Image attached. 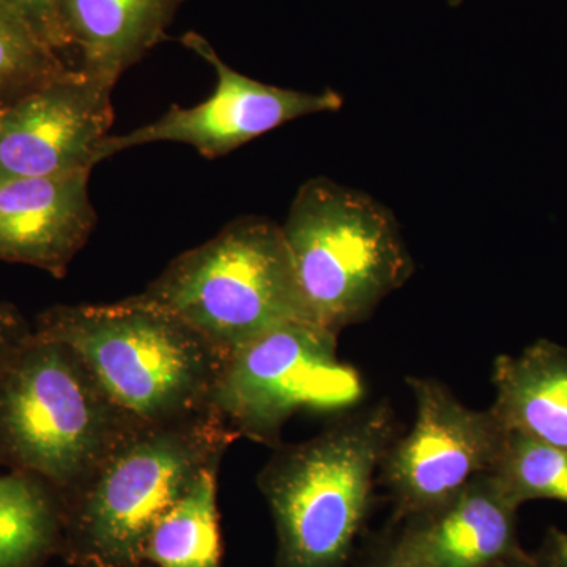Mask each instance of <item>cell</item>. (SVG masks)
Segmentation results:
<instances>
[{
  "label": "cell",
  "mask_w": 567,
  "mask_h": 567,
  "mask_svg": "<svg viewBox=\"0 0 567 567\" xmlns=\"http://www.w3.org/2000/svg\"><path fill=\"white\" fill-rule=\"evenodd\" d=\"M33 331L69 346L137 423H181L213 410L227 353L141 295L111 305L52 306Z\"/></svg>",
  "instance_id": "2"
},
{
  "label": "cell",
  "mask_w": 567,
  "mask_h": 567,
  "mask_svg": "<svg viewBox=\"0 0 567 567\" xmlns=\"http://www.w3.org/2000/svg\"><path fill=\"white\" fill-rule=\"evenodd\" d=\"M406 385L415 424L391 443L380 465L398 524L445 505L491 473L506 435L491 409H468L439 380L409 377Z\"/></svg>",
  "instance_id": "8"
},
{
  "label": "cell",
  "mask_w": 567,
  "mask_h": 567,
  "mask_svg": "<svg viewBox=\"0 0 567 567\" xmlns=\"http://www.w3.org/2000/svg\"><path fill=\"white\" fill-rule=\"evenodd\" d=\"M0 10L21 21L51 50L61 55L70 50L59 21L58 0H0Z\"/></svg>",
  "instance_id": "19"
},
{
  "label": "cell",
  "mask_w": 567,
  "mask_h": 567,
  "mask_svg": "<svg viewBox=\"0 0 567 567\" xmlns=\"http://www.w3.org/2000/svg\"><path fill=\"white\" fill-rule=\"evenodd\" d=\"M62 539L61 494L32 473H0V567H41Z\"/></svg>",
  "instance_id": "15"
},
{
  "label": "cell",
  "mask_w": 567,
  "mask_h": 567,
  "mask_svg": "<svg viewBox=\"0 0 567 567\" xmlns=\"http://www.w3.org/2000/svg\"><path fill=\"white\" fill-rule=\"evenodd\" d=\"M91 173L0 182V260L63 278L95 229Z\"/></svg>",
  "instance_id": "12"
},
{
  "label": "cell",
  "mask_w": 567,
  "mask_h": 567,
  "mask_svg": "<svg viewBox=\"0 0 567 567\" xmlns=\"http://www.w3.org/2000/svg\"><path fill=\"white\" fill-rule=\"evenodd\" d=\"M240 435L216 410L137 425L62 496L61 557L76 567H144L158 522Z\"/></svg>",
  "instance_id": "1"
},
{
  "label": "cell",
  "mask_w": 567,
  "mask_h": 567,
  "mask_svg": "<svg viewBox=\"0 0 567 567\" xmlns=\"http://www.w3.org/2000/svg\"><path fill=\"white\" fill-rule=\"evenodd\" d=\"M494 567H537L533 555L525 554L518 555V557L507 558L505 561L498 563Z\"/></svg>",
  "instance_id": "23"
},
{
  "label": "cell",
  "mask_w": 567,
  "mask_h": 567,
  "mask_svg": "<svg viewBox=\"0 0 567 567\" xmlns=\"http://www.w3.org/2000/svg\"><path fill=\"white\" fill-rule=\"evenodd\" d=\"M491 475L514 505L529 499H558L567 505V451L506 431Z\"/></svg>",
  "instance_id": "17"
},
{
  "label": "cell",
  "mask_w": 567,
  "mask_h": 567,
  "mask_svg": "<svg viewBox=\"0 0 567 567\" xmlns=\"http://www.w3.org/2000/svg\"><path fill=\"white\" fill-rule=\"evenodd\" d=\"M358 567H413L406 565L405 561H402L401 558L395 557L393 551L390 550V547L385 544L382 546L374 548L368 557L361 559L360 565Z\"/></svg>",
  "instance_id": "22"
},
{
  "label": "cell",
  "mask_w": 567,
  "mask_h": 567,
  "mask_svg": "<svg viewBox=\"0 0 567 567\" xmlns=\"http://www.w3.org/2000/svg\"><path fill=\"white\" fill-rule=\"evenodd\" d=\"M281 227L312 317L336 334L369 319L415 271L394 213L327 177L300 186Z\"/></svg>",
  "instance_id": "5"
},
{
  "label": "cell",
  "mask_w": 567,
  "mask_h": 567,
  "mask_svg": "<svg viewBox=\"0 0 567 567\" xmlns=\"http://www.w3.org/2000/svg\"><path fill=\"white\" fill-rule=\"evenodd\" d=\"M32 334V324L17 306L0 303V369Z\"/></svg>",
  "instance_id": "20"
},
{
  "label": "cell",
  "mask_w": 567,
  "mask_h": 567,
  "mask_svg": "<svg viewBox=\"0 0 567 567\" xmlns=\"http://www.w3.org/2000/svg\"><path fill=\"white\" fill-rule=\"evenodd\" d=\"M517 511L491 473L475 477L445 505L410 517L386 546L413 567H494L525 554Z\"/></svg>",
  "instance_id": "11"
},
{
  "label": "cell",
  "mask_w": 567,
  "mask_h": 567,
  "mask_svg": "<svg viewBox=\"0 0 567 567\" xmlns=\"http://www.w3.org/2000/svg\"><path fill=\"white\" fill-rule=\"evenodd\" d=\"M181 43L215 70V93L197 106H173L158 121L107 136L99 148V164L115 153L155 142H181L192 145L205 158H219L284 123L344 106V96L333 89L293 91L245 76L227 65L200 33H183Z\"/></svg>",
  "instance_id": "9"
},
{
  "label": "cell",
  "mask_w": 567,
  "mask_h": 567,
  "mask_svg": "<svg viewBox=\"0 0 567 567\" xmlns=\"http://www.w3.org/2000/svg\"><path fill=\"white\" fill-rule=\"evenodd\" d=\"M73 69L21 21L0 10V110L65 78Z\"/></svg>",
  "instance_id": "18"
},
{
  "label": "cell",
  "mask_w": 567,
  "mask_h": 567,
  "mask_svg": "<svg viewBox=\"0 0 567 567\" xmlns=\"http://www.w3.org/2000/svg\"><path fill=\"white\" fill-rule=\"evenodd\" d=\"M338 336L312 320L278 324L227 354L212 409L240 436L279 446L298 412H350L363 377L339 360Z\"/></svg>",
  "instance_id": "7"
},
{
  "label": "cell",
  "mask_w": 567,
  "mask_h": 567,
  "mask_svg": "<svg viewBox=\"0 0 567 567\" xmlns=\"http://www.w3.org/2000/svg\"><path fill=\"white\" fill-rule=\"evenodd\" d=\"M395 439L393 410L382 402L341 413L308 442L278 446L257 476L278 536L274 567L350 565Z\"/></svg>",
  "instance_id": "3"
},
{
  "label": "cell",
  "mask_w": 567,
  "mask_h": 567,
  "mask_svg": "<svg viewBox=\"0 0 567 567\" xmlns=\"http://www.w3.org/2000/svg\"><path fill=\"white\" fill-rule=\"evenodd\" d=\"M447 2H450L451 7H457L461 6V3L464 2V0H447Z\"/></svg>",
  "instance_id": "24"
},
{
  "label": "cell",
  "mask_w": 567,
  "mask_h": 567,
  "mask_svg": "<svg viewBox=\"0 0 567 567\" xmlns=\"http://www.w3.org/2000/svg\"><path fill=\"white\" fill-rule=\"evenodd\" d=\"M491 406L506 431L567 451V349L539 339L518 357L502 354L492 372Z\"/></svg>",
  "instance_id": "14"
},
{
  "label": "cell",
  "mask_w": 567,
  "mask_h": 567,
  "mask_svg": "<svg viewBox=\"0 0 567 567\" xmlns=\"http://www.w3.org/2000/svg\"><path fill=\"white\" fill-rule=\"evenodd\" d=\"M137 425L63 342L33 331L0 369V465L61 495Z\"/></svg>",
  "instance_id": "4"
},
{
  "label": "cell",
  "mask_w": 567,
  "mask_h": 567,
  "mask_svg": "<svg viewBox=\"0 0 567 567\" xmlns=\"http://www.w3.org/2000/svg\"><path fill=\"white\" fill-rule=\"evenodd\" d=\"M196 328L227 354L292 320H312L282 227L241 216L175 257L140 293Z\"/></svg>",
  "instance_id": "6"
},
{
  "label": "cell",
  "mask_w": 567,
  "mask_h": 567,
  "mask_svg": "<svg viewBox=\"0 0 567 567\" xmlns=\"http://www.w3.org/2000/svg\"><path fill=\"white\" fill-rule=\"evenodd\" d=\"M186 0H58L70 48L81 54L82 73L114 89L156 44Z\"/></svg>",
  "instance_id": "13"
},
{
  "label": "cell",
  "mask_w": 567,
  "mask_h": 567,
  "mask_svg": "<svg viewBox=\"0 0 567 567\" xmlns=\"http://www.w3.org/2000/svg\"><path fill=\"white\" fill-rule=\"evenodd\" d=\"M218 472L213 465L158 522L145 547L156 567H223Z\"/></svg>",
  "instance_id": "16"
},
{
  "label": "cell",
  "mask_w": 567,
  "mask_h": 567,
  "mask_svg": "<svg viewBox=\"0 0 567 567\" xmlns=\"http://www.w3.org/2000/svg\"><path fill=\"white\" fill-rule=\"evenodd\" d=\"M112 87L73 70L0 110V182L92 171L114 122Z\"/></svg>",
  "instance_id": "10"
},
{
  "label": "cell",
  "mask_w": 567,
  "mask_h": 567,
  "mask_svg": "<svg viewBox=\"0 0 567 567\" xmlns=\"http://www.w3.org/2000/svg\"><path fill=\"white\" fill-rule=\"evenodd\" d=\"M533 558L537 567H567V533L555 527L548 529Z\"/></svg>",
  "instance_id": "21"
}]
</instances>
